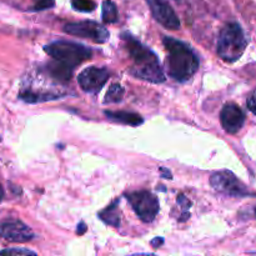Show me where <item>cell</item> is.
I'll return each mask as SVG.
<instances>
[{
	"label": "cell",
	"instance_id": "obj_8",
	"mask_svg": "<svg viewBox=\"0 0 256 256\" xmlns=\"http://www.w3.org/2000/svg\"><path fill=\"white\" fill-rule=\"evenodd\" d=\"M109 79V72L105 68L90 66L79 74L78 82L84 92L96 94Z\"/></svg>",
	"mask_w": 256,
	"mask_h": 256
},
{
	"label": "cell",
	"instance_id": "obj_22",
	"mask_svg": "<svg viewBox=\"0 0 256 256\" xmlns=\"http://www.w3.org/2000/svg\"><path fill=\"white\" fill-rule=\"evenodd\" d=\"M162 242H164V239H162V238H156V239L152 240V244L154 245V248H159V245H162Z\"/></svg>",
	"mask_w": 256,
	"mask_h": 256
},
{
	"label": "cell",
	"instance_id": "obj_12",
	"mask_svg": "<svg viewBox=\"0 0 256 256\" xmlns=\"http://www.w3.org/2000/svg\"><path fill=\"white\" fill-rule=\"evenodd\" d=\"M109 119L114 120V122H122V124L132 125V126H138V125L142 124V118L140 115L134 114V112H105Z\"/></svg>",
	"mask_w": 256,
	"mask_h": 256
},
{
	"label": "cell",
	"instance_id": "obj_2",
	"mask_svg": "<svg viewBox=\"0 0 256 256\" xmlns=\"http://www.w3.org/2000/svg\"><path fill=\"white\" fill-rule=\"evenodd\" d=\"M168 52V72L174 80L188 82L199 69V59L194 50L185 42L172 38H164Z\"/></svg>",
	"mask_w": 256,
	"mask_h": 256
},
{
	"label": "cell",
	"instance_id": "obj_5",
	"mask_svg": "<svg viewBox=\"0 0 256 256\" xmlns=\"http://www.w3.org/2000/svg\"><path fill=\"white\" fill-rule=\"evenodd\" d=\"M135 214L144 222H152L159 212V202L150 192H135L126 195Z\"/></svg>",
	"mask_w": 256,
	"mask_h": 256
},
{
	"label": "cell",
	"instance_id": "obj_19",
	"mask_svg": "<svg viewBox=\"0 0 256 256\" xmlns=\"http://www.w3.org/2000/svg\"><path fill=\"white\" fill-rule=\"evenodd\" d=\"M55 5V0H32V10L40 12V10L50 9Z\"/></svg>",
	"mask_w": 256,
	"mask_h": 256
},
{
	"label": "cell",
	"instance_id": "obj_18",
	"mask_svg": "<svg viewBox=\"0 0 256 256\" xmlns=\"http://www.w3.org/2000/svg\"><path fill=\"white\" fill-rule=\"evenodd\" d=\"M72 5L75 10L82 12H90L96 8L92 0H72Z\"/></svg>",
	"mask_w": 256,
	"mask_h": 256
},
{
	"label": "cell",
	"instance_id": "obj_3",
	"mask_svg": "<svg viewBox=\"0 0 256 256\" xmlns=\"http://www.w3.org/2000/svg\"><path fill=\"white\" fill-rule=\"evenodd\" d=\"M248 40L238 22H229L222 29L218 39V54L224 62H234L246 49Z\"/></svg>",
	"mask_w": 256,
	"mask_h": 256
},
{
	"label": "cell",
	"instance_id": "obj_9",
	"mask_svg": "<svg viewBox=\"0 0 256 256\" xmlns=\"http://www.w3.org/2000/svg\"><path fill=\"white\" fill-rule=\"evenodd\" d=\"M155 19L166 29L176 30L180 28V20L174 9L165 0H146Z\"/></svg>",
	"mask_w": 256,
	"mask_h": 256
},
{
	"label": "cell",
	"instance_id": "obj_1",
	"mask_svg": "<svg viewBox=\"0 0 256 256\" xmlns=\"http://www.w3.org/2000/svg\"><path fill=\"white\" fill-rule=\"evenodd\" d=\"M122 39L125 42L128 52L134 62L130 72L139 79L155 82V84L164 82V72L160 66L159 59L155 52H152L149 48L142 45L130 35L122 34Z\"/></svg>",
	"mask_w": 256,
	"mask_h": 256
},
{
	"label": "cell",
	"instance_id": "obj_7",
	"mask_svg": "<svg viewBox=\"0 0 256 256\" xmlns=\"http://www.w3.org/2000/svg\"><path fill=\"white\" fill-rule=\"evenodd\" d=\"M210 184L216 192L229 196H244L248 194L245 185L228 170L214 172L210 178Z\"/></svg>",
	"mask_w": 256,
	"mask_h": 256
},
{
	"label": "cell",
	"instance_id": "obj_6",
	"mask_svg": "<svg viewBox=\"0 0 256 256\" xmlns=\"http://www.w3.org/2000/svg\"><path fill=\"white\" fill-rule=\"evenodd\" d=\"M64 32L70 35H75V36L86 38L92 42H99V44L105 42L109 39V32L100 24L90 22V20L69 22L64 26Z\"/></svg>",
	"mask_w": 256,
	"mask_h": 256
},
{
	"label": "cell",
	"instance_id": "obj_13",
	"mask_svg": "<svg viewBox=\"0 0 256 256\" xmlns=\"http://www.w3.org/2000/svg\"><path fill=\"white\" fill-rule=\"evenodd\" d=\"M48 70H49L50 75L52 78H55V79L59 80V82H68L72 78V70L74 69H72L69 66H65V65L52 60L49 64V66H48Z\"/></svg>",
	"mask_w": 256,
	"mask_h": 256
},
{
	"label": "cell",
	"instance_id": "obj_20",
	"mask_svg": "<svg viewBox=\"0 0 256 256\" xmlns=\"http://www.w3.org/2000/svg\"><path fill=\"white\" fill-rule=\"evenodd\" d=\"M0 255H35V252L26 249H8L0 252Z\"/></svg>",
	"mask_w": 256,
	"mask_h": 256
},
{
	"label": "cell",
	"instance_id": "obj_24",
	"mask_svg": "<svg viewBox=\"0 0 256 256\" xmlns=\"http://www.w3.org/2000/svg\"><path fill=\"white\" fill-rule=\"evenodd\" d=\"M162 172H164V178H169V179L172 178V174H170V172H166V170L162 169Z\"/></svg>",
	"mask_w": 256,
	"mask_h": 256
},
{
	"label": "cell",
	"instance_id": "obj_21",
	"mask_svg": "<svg viewBox=\"0 0 256 256\" xmlns=\"http://www.w3.org/2000/svg\"><path fill=\"white\" fill-rule=\"evenodd\" d=\"M248 109L252 112V114L256 115V92H252L249 98H248Z\"/></svg>",
	"mask_w": 256,
	"mask_h": 256
},
{
	"label": "cell",
	"instance_id": "obj_16",
	"mask_svg": "<svg viewBox=\"0 0 256 256\" xmlns=\"http://www.w3.org/2000/svg\"><path fill=\"white\" fill-rule=\"evenodd\" d=\"M99 216L100 219L104 222H106V224L112 225V226H119L120 218L119 214H118V210L115 205H110L109 208H106L104 212H100Z\"/></svg>",
	"mask_w": 256,
	"mask_h": 256
},
{
	"label": "cell",
	"instance_id": "obj_10",
	"mask_svg": "<svg viewBox=\"0 0 256 256\" xmlns=\"http://www.w3.org/2000/svg\"><path fill=\"white\" fill-rule=\"evenodd\" d=\"M0 236L12 242H26L32 239V229L19 220H9L0 224Z\"/></svg>",
	"mask_w": 256,
	"mask_h": 256
},
{
	"label": "cell",
	"instance_id": "obj_17",
	"mask_svg": "<svg viewBox=\"0 0 256 256\" xmlns=\"http://www.w3.org/2000/svg\"><path fill=\"white\" fill-rule=\"evenodd\" d=\"M122 95H124V89L120 84H112L109 88L105 96V102H122Z\"/></svg>",
	"mask_w": 256,
	"mask_h": 256
},
{
	"label": "cell",
	"instance_id": "obj_4",
	"mask_svg": "<svg viewBox=\"0 0 256 256\" xmlns=\"http://www.w3.org/2000/svg\"><path fill=\"white\" fill-rule=\"evenodd\" d=\"M44 50L52 58V60L72 69L92 58V50L89 48L72 42H52L46 45Z\"/></svg>",
	"mask_w": 256,
	"mask_h": 256
},
{
	"label": "cell",
	"instance_id": "obj_23",
	"mask_svg": "<svg viewBox=\"0 0 256 256\" xmlns=\"http://www.w3.org/2000/svg\"><path fill=\"white\" fill-rule=\"evenodd\" d=\"M85 230H86V226H85V225H84V222H80V225H79V230H78V234H79V235L84 234Z\"/></svg>",
	"mask_w": 256,
	"mask_h": 256
},
{
	"label": "cell",
	"instance_id": "obj_14",
	"mask_svg": "<svg viewBox=\"0 0 256 256\" xmlns=\"http://www.w3.org/2000/svg\"><path fill=\"white\" fill-rule=\"evenodd\" d=\"M19 98L26 102H49V100H54L60 98L58 94H50V92H32V90H24L20 92Z\"/></svg>",
	"mask_w": 256,
	"mask_h": 256
},
{
	"label": "cell",
	"instance_id": "obj_11",
	"mask_svg": "<svg viewBox=\"0 0 256 256\" xmlns=\"http://www.w3.org/2000/svg\"><path fill=\"white\" fill-rule=\"evenodd\" d=\"M220 122L225 132L229 134H236L244 125L245 114L236 104L230 102L222 108L220 112Z\"/></svg>",
	"mask_w": 256,
	"mask_h": 256
},
{
	"label": "cell",
	"instance_id": "obj_25",
	"mask_svg": "<svg viewBox=\"0 0 256 256\" xmlns=\"http://www.w3.org/2000/svg\"><path fill=\"white\" fill-rule=\"evenodd\" d=\"M2 195H4V192H2V185H0V202H2Z\"/></svg>",
	"mask_w": 256,
	"mask_h": 256
},
{
	"label": "cell",
	"instance_id": "obj_15",
	"mask_svg": "<svg viewBox=\"0 0 256 256\" xmlns=\"http://www.w3.org/2000/svg\"><path fill=\"white\" fill-rule=\"evenodd\" d=\"M119 19V14H118V8L112 0H105L102 2V20L106 24H112L116 22Z\"/></svg>",
	"mask_w": 256,
	"mask_h": 256
}]
</instances>
